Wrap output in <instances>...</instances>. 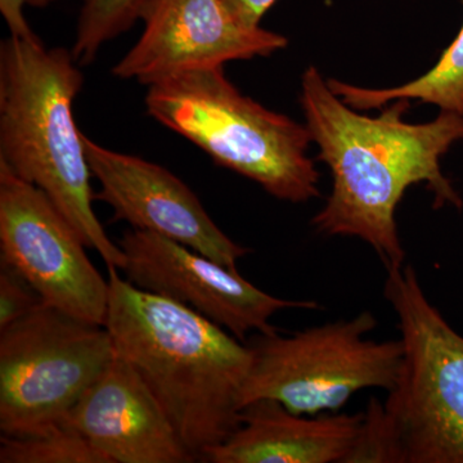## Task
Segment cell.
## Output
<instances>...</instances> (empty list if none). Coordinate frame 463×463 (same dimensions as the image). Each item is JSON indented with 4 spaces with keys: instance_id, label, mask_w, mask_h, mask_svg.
<instances>
[{
    "instance_id": "5b68a950",
    "label": "cell",
    "mask_w": 463,
    "mask_h": 463,
    "mask_svg": "<svg viewBox=\"0 0 463 463\" xmlns=\"http://www.w3.org/2000/svg\"><path fill=\"white\" fill-rule=\"evenodd\" d=\"M146 106L158 123L270 196L294 203L321 196L306 125L243 96L223 67L161 79L148 85Z\"/></svg>"
},
{
    "instance_id": "9a60e30c",
    "label": "cell",
    "mask_w": 463,
    "mask_h": 463,
    "mask_svg": "<svg viewBox=\"0 0 463 463\" xmlns=\"http://www.w3.org/2000/svg\"><path fill=\"white\" fill-rule=\"evenodd\" d=\"M0 463H109L90 441L69 423L27 437H5L0 443Z\"/></svg>"
},
{
    "instance_id": "6da1fadb",
    "label": "cell",
    "mask_w": 463,
    "mask_h": 463,
    "mask_svg": "<svg viewBox=\"0 0 463 463\" xmlns=\"http://www.w3.org/2000/svg\"><path fill=\"white\" fill-rule=\"evenodd\" d=\"M301 109L318 160L332 174V191L313 218L327 236L358 237L389 268L405 264L395 213L405 191L425 183L434 206L461 210L462 197L441 172V157L463 141V115L441 111L430 123L403 116L410 99H395L379 116L358 114L331 90L315 66L301 78Z\"/></svg>"
},
{
    "instance_id": "5bb4252c",
    "label": "cell",
    "mask_w": 463,
    "mask_h": 463,
    "mask_svg": "<svg viewBox=\"0 0 463 463\" xmlns=\"http://www.w3.org/2000/svg\"><path fill=\"white\" fill-rule=\"evenodd\" d=\"M327 81L334 93L354 109H383L392 100L405 99L463 115V24L435 66L410 83L376 90L355 87L336 79Z\"/></svg>"
},
{
    "instance_id": "30bf717a",
    "label": "cell",
    "mask_w": 463,
    "mask_h": 463,
    "mask_svg": "<svg viewBox=\"0 0 463 463\" xmlns=\"http://www.w3.org/2000/svg\"><path fill=\"white\" fill-rule=\"evenodd\" d=\"M141 20V38L112 72L147 87L179 72L270 56L288 43L281 33L241 23L224 0H147Z\"/></svg>"
},
{
    "instance_id": "2e32d148",
    "label": "cell",
    "mask_w": 463,
    "mask_h": 463,
    "mask_svg": "<svg viewBox=\"0 0 463 463\" xmlns=\"http://www.w3.org/2000/svg\"><path fill=\"white\" fill-rule=\"evenodd\" d=\"M72 56L90 65L105 43L130 29L142 17L147 0H81Z\"/></svg>"
},
{
    "instance_id": "277c9868",
    "label": "cell",
    "mask_w": 463,
    "mask_h": 463,
    "mask_svg": "<svg viewBox=\"0 0 463 463\" xmlns=\"http://www.w3.org/2000/svg\"><path fill=\"white\" fill-rule=\"evenodd\" d=\"M398 318L401 373L371 399L346 463H463V336L423 292L411 265L386 269Z\"/></svg>"
},
{
    "instance_id": "52a82bcc",
    "label": "cell",
    "mask_w": 463,
    "mask_h": 463,
    "mask_svg": "<svg viewBox=\"0 0 463 463\" xmlns=\"http://www.w3.org/2000/svg\"><path fill=\"white\" fill-rule=\"evenodd\" d=\"M114 356L105 326L36 307L0 331V430L27 437L65 423Z\"/></svg>"
},
{
    "instance_id": "9c48e42d",
    "label": "cell",
    "mask_w": 463,
    "mask_h": 463,
    "mask_svg": "<svg viewBox=\"0 0 463 463\" xmlns=\"http://www.w3.org/2000/svg\"><path fill=\"white\" fill-rule=\"evenodd\" d=\"M123 272L136 288L172 298L222 326L239 340L274 334L270 318L283 309H317L316 301L285 300L261 291L213 259L152 232L127 231L118 243Z\"/></svg>"
},
{
    "instance_id": "d6986e66",
    "label": "cell",
    "mask_w": 463,
    "mask_h": 463,
    "mask_svg": "<svg viewBox=\"0 0 463 463\" xmlns=\"http://www.w3.org/2000/svg\"><path fill=\"white\" fill-rule=\"evenodd\" d=\"M232 14L248 26H260L267 12L277 0H224Z\"/></svg>"
},
{
    "instance_id": "7a4b0ae2",
    "label": "cell",
    "mask_w": 463,
    "mask_h": 463,
    "mask_svg": "<svg viewBox=\"0 0 463 463\" xmlns=\"http://www.w3.org/2000/svg\"><path fill=\"white\" fill-rule=\"evenodd\" d=\"M109 268L105 327L152 390L185 448L203 459L240 425L249 345L181 303L136 288Z\"/></svg>"
},
{
    "instance_id": "4fadbf2b",
    "label": "cell",
    "mask_w": 463,
    "mask_h": 463,
    "mask_svg": "<svg viewBox=\"0 0 463 463\" xmlns=\"http://www.w3.org/2000/svg\"><path fill=\"white\" fill-rule=\"evenodd\" d=\"M364 412L307 416L272 399H259L241 410L240 425L223 443L210 448L212 463H346Z\"/></svg>"
},
{
    "instance_id": "8fae6325",
    "label": "cell",
    "mask_w": 463,
    "mask_h": 463,
    "mask_svg": "<svg viewBox=\"0 0 463 463\" xmlns=\"http://www.w3.org/2000/svg\"><path fill=\"white\" fill-rule=\"evenodd\" d=\"M83 143L91 173L100 184L96 200L111 206L115 222L160 234L237 270V261L250 250L214 223L181 179L151 161L102 147L84 133Z\"/></svg>"
},
{
    "instance_id": "ac0fdd59",
    "label": "cell",
    "mask_w": 463,
    "mask_h": 463,
    "mask_svg": "<svg viewBox=\"0 0 463 463\" xmlns=\"http://www.w3.org/2000/svg\"><path fill=\"white\" fill-rule=\"evenodd\" d=\"M56 0H0V12L7 24L12 36H21V38H32L36 35L32 27L27 24L26 17L24 16V7H45Z\"/></svg>"
},
{
    "instance_id": "3957f363",
    "label": "cell",
    "mask_w": 463,
    "mask_h": 463,
    "mask_svg": "<svg viewBox=\"0 0 463 463\" xmlns=\"http://www.w3.org/2000/svg\"><path fill=\"white\" fill-rule=\"evenodd\" d=\"M72 52L47 48L38 35H9L0 45V163L50 197L85 246L108 267L125 255L94 214L96 194L72 103L83 74Z\"/></svg>"
},
{
    "instance_id": "7c38bea8",
    "label": "cell",
    "mask_w": 463,
    "mask_h": 463,
    "mask_svg": "<svg viewBox=\"0 0 463 463\" xmlns=\"http://www.w3.org/2000/svg\"><path fill=\"white\" fill-rule=\"evenodd\" d=\"M66 422L109 463L196 461L147 383L116 352Z\"/></svg>"
},
{
    "instance_id": "ba28073f",
    "label": "cell",
    "mask_w": 463,
    "mask_h": 463,
    "mask_svg": "<svg viewBox=\"0 0 463 463\" xmlns=\"http://www.w3.org/2000/svg\"><path fill=\"white\" fill-rule=\"evenodd\" d=\"M50 197L0 163V260L32 283L45 306L105 326L109 281Z\"/></svg>"
},
{
    "instance_id": "e0dca14e",
    "label": "cell",
    "mask_w": 463,
    "mask_h": 463,
    "mask_svg": "<svg viewBox=\"0 0 463 463\" xmlns=\"http://www.w3.org/2000/svg\"><path fill=\"white\" fill-rule=\"evenodd\" d=\"M43 304L32 283L14 267L0 260V331Z\"/></svg>"
},
{
    "instance_id": "8992f818",
    "label": "cell",
    "mask_w": 463,
    "mask_h": 463,
    "mask_svg": "<svg viewBox=\"0 0 463 463\" xmlns=\"http://www.w3.org/2000/svg\"><path fill=\"white\" fill-rule=\"evenodd\" d=\"M371 312L307 328L291 336L258 334L241 410L272 399L298 414L337 412L364 389L389 392L401 373V339H367L377 327Z\"/></svg>"
}]
</instances>
